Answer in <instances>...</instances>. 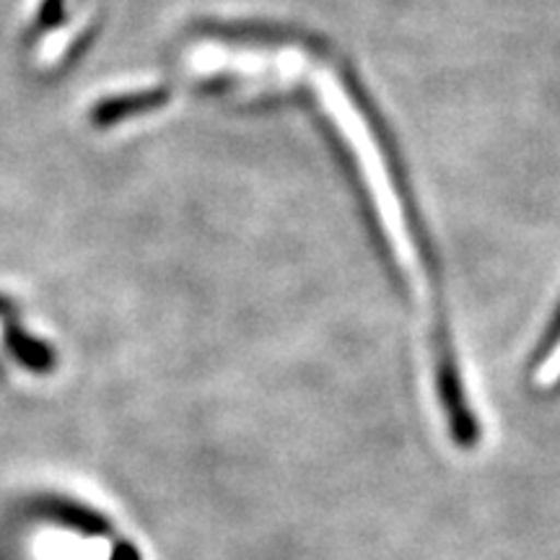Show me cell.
<instances>
[{
	"instance_id": "obj_2",
	"label": "cell",
	"mask_w": 560,
	"mask_h": 560,
	"mask_svg": "<svg viewBox=\"0 0 560 560\" xmlns=\"http://www.w3.org/2000/svg\"><path fill=\"white\" fill-rule=\"evenodd\" d=\"M5 346H9L11 353L32 371L52 369V350L47 348L45 342L32 340L30 335H24V330H19V325L13 322V317H9V314H5Z\"/></svg>"
},
{
	"instance_id": "obj_3",
	"label": "cell",
	"mask_w": 560,
	"mask_h": 560,
	"mask_svg": "<svg viewBox=\"0 0 560 560\" xmlns=\"http://www.w3.org/2000/svg\"><path fill=\"white\" fill-rule=\"evenodd\" d=\"M112 560H140V558L136 556V550H130V548H117L115 558H112Z\"/></svg>"
},
{
	"instance_id": "obj_1",
	"label": "cell",
	"mask_w": 560,
	"mask_h": 560,
	"mask_svg": "<svg viewBox=\"0 0 560 560\" xmlns=\"http://www.w3.org/2000/svg\"><path fill=\"white\" fill-rule=\"evenodd\" d=\"M319 100L325 104V109L330 112V117L338 122L342 138L348 140V145L353 149L355 159H359L363 179H366L371 195H374L376 208H380L382 223L387 229L392 244H395L397 255L402 262L416 260V249H412L408 226H405L400 200H397L395 187L389 182L387 164H384L380 149H376V140L371 138L366 128V120L361 117V112L353 107L348 100V94L342 91L340 81L330 73H322L317 81Z\"/></svg>"
}]
</instances>
